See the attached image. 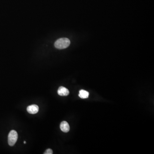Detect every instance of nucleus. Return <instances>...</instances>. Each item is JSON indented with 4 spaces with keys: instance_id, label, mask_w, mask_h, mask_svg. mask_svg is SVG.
<instances>
[{
    "instance_id": "423d86ee",
    "label": "nucleus",
    "mask_w": 154,
    "mask_h": 154,
    "mask_svg": "<svg viewBox=\"0 0 154 154\" xmlns=\"http://www.w3.org/2000/svg\"><path fill=\"white\" fill-rule=\"evenodd\" d=\"M89 93L85 90H80L79 91V97L81 99H87L89 97Z\"/></svg>"
},
{
    "instance_id": "39448f33",
    "label": "nucleus",
    "mask_w": 154,
    "mask_h": 154,
    "mask_svg": "<svg viewBox=\"0 0 154 154\" xmlns=\"http://www.w3.org/2000/svg\"><path fill=\"white\" fill-rule=\"evenodd\" d=\"M60 128L63 132L67 133L70 130V126L68 123L66 121H63L60 125Z\"/></svg>"
},
{
    "instance_id": "0eeeda50",
    "label": "nucleus",
    "mask_w": 154,
    "mask_h": 154,
    "mask_svg": "<svg viewBox=\"0 0 154 154\" xmlns=\"http://www.w3.org/2000/svg\"><path fill=\"white\" fill-rule=\"evenodd\" d=\"M53 153V151L51 149H48L44 153V154H52Z\"/></svg>"
},
{
    "instance_id": "f03ea898",
    "label": "nucleus",
    "mask_w": 154,
    "mask_h": 154,
    "mask_svg": "<svg viewBox=\"0 0 154 154\" xmlns=\"http://www.w3.org/2000/svg\"><path fill=\"white\" fill-rule=\"evenodd\" d=\"M18 134L15 130H12L10 132L8 136V142L11 146H14L17 141Z\"/></svg>"
},
{
    "instance_id": "20e7f679",
    "label": "nucleus",
    "mask_w": 154,
    "mask_h": 154,
    "mask_svg": "<svg viewBox=\"0 0 154 154\" xmlns=\"http://www.w3.org/2000/svg\"><path fill=\"white\" fill-rule=\"evenodd\" d=\"M58 94L60 96L64 97L67 96L69 94L68 89L64 87H60L57 90Z\"/></svg>"
},
{
    "instance_id": "7ed1b4c3",
    "label": "nucleus",
    "mask_w": 154,
    "mask_h": 154,
    "mask_svg": "<svg viewBox=\"0 0 154 154\" xmlns=\"http://www.w3.org/2000/svg\"><path fill=\"white\" fill-rule=\"evenodd\" d=\"M27 110L29 114H34L38 113L39 111V106L36 105H32L27 107Z\"/></svg>"
},
{
    "instance_id": "f257e3e1",
    "label": "nucleus",
    "mask_w": 154,
    "mask_h": 154,
    "mask_svg": "<svg viewBox=\"0 0 154 154\" xmlns=\"http://www.w3.org/2000/svg\"><path fill=\"white\" fill-rule=\"evenodd\" d=\"M70 44V41L67 38H62L58 39L55 41V46L58 49H63L68 47Z\"/></svg>"
},
{
    "instance_id": "6e6552de",
    "label": "nucleus",
    "mask_w": 154,
    "mask_h": 154,
    "mask_svg": "<svg viewBox=\"0 0 154 154\" xmlns=\"http://www.w3.org/2000/svg\"><path fill=\"white\" fill-rule=\"evenodd\" d=\"M24 144H26V141H24Z\"/></svg>"
}]
</instances>
